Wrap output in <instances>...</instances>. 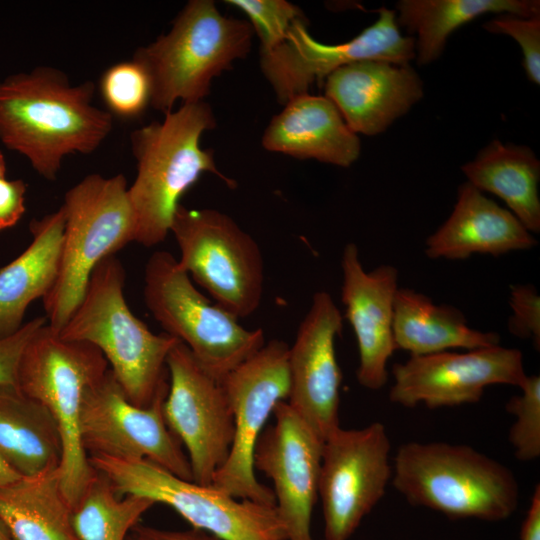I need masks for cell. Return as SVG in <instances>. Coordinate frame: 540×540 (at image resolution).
I'll return each instance as SVG.
<instances>
[{
	"instance_id": "obj_18",
	"label": "cell",
	"mask_w": 540,
	"mask_h": 540,
	"mask_svg": "<svg viewBox=\"0 0 540 540\" xmlns=\"http://www.w3.org/2000/svg\"><path fill=\"white\" fill-rule=\"evenodd\" d=\"M342 328L343 316L331 295L318 291L289 347L287 403L323 442L340 427L342 373L335 341Z\"/></svg>"
},
{
	"instance_id": "obj_31",
	"label": "cell",
	"mask_w": 540,
	"mask_h": 540,
	"mask_svg": "<svg viewBox=\"0 0 540 540\" xmlns=\"http://www.w3.org/2000/svg\"><path fill=\"white\" fill-rule=\"evenodd\" d=\"M521 394L512 396L505 409L515 416L508 440L515 457L523 462L540 456V376L529 375Z\"/></svg>"
},
{
	"instance_id": "obj_21",
	"label": "cell",
	"mask_w": 540,
	"mask_h": 540,
	"mask_svg": "<svg viewBox=\"0 0 540 540\" xmlns=\"http://www.w3.org/2000/svg\"><path fill=\"white\" fill-rule=\"evenodd\" d=\"M537 243L512 212L466 181L449 218L426 239L425 253L431 259L464 260L527 250Z\"/></svg>"
},
{
	"instance_id": "obj_32",
	"label": "cell",
	"mask_w": 540,
	"mask_h": 540,
	"mask_svg": "<svg viewBox=\"0 0 540 540\" xmlns=\"http://www.w3.org/2000/svg\"><path fill=\"white\" fill-rule=\"evenodd\" d=\"M249 19L260 40V50H270L285 40L290 27L305 19L302 10L285 0H226Z\"/></svg>"
},
{
	"instance_id": "obj_40",
	"label": "cell",
	"mask_w": 540,
	"mask_h": 540,
	"mask_svg": "<svg viewBox=\"0 0 540 540\" xmlns=\"http://www.w3.org/2000/svg\"><path fill=\"white\" fill-rule=\"evenodd\" d=\"M0 540H13L12 536L10 535L8 529L0 519Z\"/></svg>"
},
{
	"instance_id": "obj_17",
	"label": "cell",
	"mask_w": 540,
	"mask_h": 540,
	"mask_svg": "<svg viewBox=\"0 0 540 540\" xmlns=\"http://www.w3.org/2000/svg\"><path fill=\"white\" fill-rule=\"evenodd\" d=\"M274 423L263 430L254 450V469L273 483L286 540H314L311 522L318 498L322 439L291 408L279 402Z\"/></svg>"
},
{
	"instance_id": "obj_13",
	"label": "cell",
	"mask_w": 540,
	"mask_h": 540,
	"mask_svg": "<svg viewBox=\"0 0 540 540\" xmlns=\"http://www.w3.org/2000/svg\"><path fill=\"white\" fill-rule=\"evenodd\" d=\"M378 19L353 39L340 44H323L307 29V19L297 20L284 41L270 50H260V67L280 104L309 93L314 83L345 65L381 60L409 64L415 58V39L403 36L396 12L378 9Z\"/></svg>"
},
{
	"instance_id": "obj_28",
	"label": "cell",
	"mask_w": 540,
	"mask_h": 540,
	"mask_svg": "<svg viewBox=\"0 0 540 540\" xmlns=\"http://www.w3.org/2000/svg\"><path fill=\"white\" fill-rule=\"evenodd\" d=\"M399 26L415 40L418 64H429L440 57L448 37L462 25L488 14L540 17L538 0H400L396 3Z\"/></svg>"
},
{
	"instance_id": "obj_1",
	"label": "cell",
	"mask_w": 540,
	"mask_h": 540,
	"mask_svg": "<svg viewBox=\"0 0 540 540\" xmlns=\"http://www.w3.org/2000/svg\"><path fill=\"white\" fill-rule=\"evenodd\" d=\"M95 84L73 85L61 70L38 66L0 81V141L54 181L63 159L90 154L108 137L113 117L92 104Z\"/></svg>"
},
{
	"instance_id": "obj_33",
	"label": "cell",
	"mask_w": 540,
	"mask_h": 540,
	"mask_svg": "<svg viewBox=\"0 0 540 540\" xmlns=\"http://www.w3.org/2000/svg\"><path fill=\"white\" fill-rule=\"evenodd\" d=\"M491 33L508 35L516 40L523 52L527 77L540 83V17L500 14L483 25Z\"/></svg>"
},
{
	"instance_id": "obj_16",
	"label": "cell",
	"mask_w": 540,
	"mask_h": 540,
	"mask_svg": "<svg viewBox=\"0 0 540 540\" xmlns=\"http://www.w3.org/2000/svg\"><path fill=\"white\" fill-rule=\"evenodd\" d=\"M392 374V403L406 408L424 404L430 409L477 403L486 387L521 388L528 376L522 352L500 345L410 356L406 362L394 364Z\"/></svg>"
},
{
	"instance_id": "obj_26",
	"label": "cell",
	"mask_w": 540,
	"mask_h": 540,
	"mask_svg": "<svg viewBox=\"0 0 540 540\" xmlns=\"http://www.w3.org/2000/svg\"><path fill=\"white\" fill-rule=\"evenodd\" d=\"M461 169L479 191L501 198L529 232H540V161L529 147L494 140Z\"/></svg>"
},
{
	"instance_id": "obj_11",
	"label": "cell",
	"mask_w": 540,
	"mask_h": 540,
	"mask_svg": "<svg viewBox=\"0 0 540 540\" xmlns=\"http://www.w3.org/2000/svg\"><path fill=\"white\" fill-rule=\"evenodd\" d=\"M289 345L273 339L231 371L222 381L234 418L228 458L212 486L239 499L275 505L271 488L254 472V450L274 408L289 395Z\"/></svg>"
},
{
	"instance_id": "obj_23",
	"label": "cell",
	"mask_w": 540,
	"mask_h": 540,
	"mask_svg": "<svg viewBox=\"0 0 540 540\" xmlns=\"http://www.w3.org/2000/svg\"><path fill=\"white\" fill-rule=\"evenodd\" d=\"M65 227L61 206L30 223L32 241L13 261L0 269V340L23 325L28 306L53 288L60 265Z\"/></svg>"
},
{
	"instance_id": "obj_10",
	"label": "cell",
	"mask_w": 540,
	"mask_h": 540,
	"mask_svg": "<svg viewBox=\"0 0 540 540\" xmlns=\"http://www.w3.org/2000/svg\"><path fill=\"white\" fill-rule=\"evenodd\" d=\"M181 268L238 319L260 306L265 267L255 239L230 216L215 209L178 206L170 227Z\"/></svg>"
},
{
	"instance_id": "obj_12",
	"label": "cell",
	"mask_w": 540,
	"mask_h": 540,
	"mask_svg": "<svg viewBox=\"0 0 540 540\" xmlns=\"http://www.w3.org/2000/svg\"><path fill=\"white\" fill-rule=\"evenodd\" d=\"M391 443L386 427H339L323 442L318 483L324 537L348 540L384 497L392 479Z\"/></svg>"
},
{
	"instance_id": "obj_39",
	"label": "cell",
	"mask_w": 540,
	"mask_h": 540,
	"mask_svg": "<svg viewBox=\"0 0 540 540\" xmlns=\"http://www.w3.org/2000/svg\"><path fill=\"white\" fill-rule=\"evenodd\" d=\"M19 477L20 475H18L0 458V486L7 484Z\"/></svg>"
},
{
	"instance_id": "obj_30",
	"label": "cell",
	"mask_w": 540,
	"mask_h": 540,
	"mask_svg": "<svg viewBox=\"0 0 540 540\" xmlns=\"http://www.w3.org/2000/svg\"><path fill=\"white\" fill-rule=\"evenodd\" d=\"M106 111L121 120L139 118L150 106L151 86L145 70L133 59L108 67L99 78Z\"/></svg>"
},
{
	"instance_id": "obj_2",
	"label": "cell",
	"mask_w": 540,
	"mask_h": 540,
	"mask_svg": "<svg viewBox=\"0 0 540 540\" xmlns=\"http://www.w3.org/2000/svg\"><path fill=\"white\" fill-rule=\"evenodd\" d=\"M216 127L211 106L203 101L183 103L130 135L137 175L128 187L134 218V242L153 247L170 233L180 199L209 172L235 187L234 180L216 167L212 149H203L200 139Z\"/></svg>"
},
{
	"instance_id": "obj_27",
	"label": "cell",
	"mask_w": 540,
	"mask_h": 540,
	"mask_svg": "<svg viewBox=\"0 0 540 540\" xmlns=\"http://www.w3.org/2000/svg\"><path fill=\"white\" fill-rule=\"evenodd\" d=\"M0 519L13 540H80L59 468L0 486Z\"/></svg>"
},
{
	"instance_id": "obj_20",
	"label": "cell",
	"mask_w": 540,
	"mask_h": 540,
	"mask_svg": "<svg viewBox=\"0 0 540 540\" xmlns=\"http://www.w3.org/2000/svg\"><path fill=\"white\" fill-rule=\"evenodd\" d=\"M325 97L354 133L385 131L423 96V83L409 64L381 60L354 62L324 80Z\"/></svg>"
},
{
	"instance_id": "obj_15",
	"label": "cell",
	"mask_w": 540,
	"mask_h": 540,
	"mask_svg": "<svg viewBox=\"0 0 540 540\" xmlns=\"http://www.w3.org/2000/svg\"><path fill=\"white\" fill-rule=\"evenodd\" d=\"M165 396L148 407L131 403L110 369L85 394L80 416L82 446L90 456L147 459L192 480L186 453L166 425Z\"/></svg>"
},
{
	"instance_id": "obj_14",
	"label": "cell",
	"mask_w": 540,
	"mask_h": 540,
	"mask_svg": "<svg viewBox=\"0 0 540 540\" xmlns=\"http://www.w3.org/2000/svg\"><path fill=\"white\" fill-rule=\"evenodd\" d=\"M167 369L169 387L162 407L166 425L186 450L193 481L211 485L234 436L226 390L180 341L167 357Z\"/></svg>"
},
{
	"instance_id": "obj_38",
	"label": "cell",
	"mask_w": 540,
	"mask_h": 540,
	"mask_svg": "<svg viewBox=\"0 0 540 540\" xmlns=\"http://www.w3.org/2000/svg\"><path fill=\"white\" fill-rule=\"evenodd\" d=\"M520 540H540V485L534 488L530 506L521 525Z\"/></svg>"
},
{
	"instance_id": "obj_35",
	"label": "cell",
	"mask_w": 540,
	"mask_h": 540,
	"mask_svg": "<svg viewBox=\"0 0 540 540\" xmlns=\"http://www.w3.org/2000/svg\"><path fill=\"white\" fill-rule=\"evenodd\" d=\"M45 316L33 318L13 335L0 340V385L16 384L20 358L34 333L45 323Z\"/></svg>"
},
{
	"instance_id": "obj_29",
	"label": "cell",
	"mask_w": 540,
	"mask_h": 540,
	"mask_svg": "<svg viewBox=\"0 0 540 540\" xmlns=\"http://www.w3.org/2000/svg\"><path fill=\"white\" fill-rule=\"evenodd\" d=\"M154 504L138 495L121 498L108 479L96 471L72 509L73 527L80 540H126Z\"/></svg>"
},
{
	"instance_id": "obj_24",
	"label": "cell",
	"mask_w": 540,
	"mask_h": 540,
	"mask_svg": "<svg viewBox=\"0 0 540 540\" xmlns=\"http://www.w3.org/2000/svg\"><path fill=\"white\" fill-rule=\"evenodd\" d=\"M393 334L396 349L424 356L451 349L475 350L499 345L496 332L471 328L456 307L436 305L426 295L398 288L394 299Z\"/></svg>"
},
{
	"instance_id": "obj_7",
	"label": "cell",
	"mask_w": 540,
	"mask_h": 540,
	"mask_svg": "<svg viewBox=\"0 0 540 540\" xmlns=\"http://www.w3.org/2000/svg\"><path fill=\"white\" fill-rule=\"evenodd\" d=\"M123 174H90L64 196L65 227L59 272L42 299L48 325L61 331L85 293L95 267L134 242V218Z\"/></svg>"
},
{
	"instance_id": "obj_22",
	"label": "cell",
	"mask_w": 540,
	"mask_h": 540,
	"mask_svg": "<svg viewBox=\"0 0 540 540\" xmlns=\"http://www.w3.org/2000/svg\"><path fill=\"white\" fill-rule=\"evenodd\" d=\"M271 152L349 167L359 157L361 143L337 107L325 96L297 95L284 104L262 136Z\"/></svg>"
},
{
	"instance_id": "obj_3",
	"label": "cell",
	"mask_w": 540,
	"mask_h": 540,
	"mask_svg": "<svg viewBox=\"0 0 540 540\" xmlns=\"http://www.w3.org/2000/svg\"><path fill=\"white\" fill-rule=\"evenodd\" d=\"M125 279L120 260L115 255L104 258L59 335L100 350L128 400L148 407L167 395V357L179 340L153 333L132 313L124 296Z\"/></svg>"
},
{
	"instance_id": "obj_8",
	"label": "cell",
	"mask_w": 540,
	"mask_h": 540,
	"mask_svg": "<svg viewBox=\"0 0 540 540\" xmlns=\"http://www.w3.org/2000/svg\"><path fill=\"white\" fill-rule=\"evenodd\" d=\"M143 294L165 333L182 342L220 382L265 344L261 328L246 329L205 297L168 251H156L148 259Z\"/></svg>"
},
{
	"instance_id": "obj_4",
	"label": "cell",
	"mask_w": 540,
	"mask_h": 540,
	"mask_svg": "<svg viewBox=\"0 0 540 540\" xmlns=\"http://www.w3.org/2000/svg\"><path fill=\"white\" fill-rule=\"evenodd\" d=\"M395 489L414 506L452 519L506 520L520 488L511 469L464 444L407 442L392 466Z\"/></svg>"
},
{
	"instance_id": "obj_5",
	"label": "cell",
	"mask_w": 540,
	"mask_h": 540,
	"mask_svg": "<svg viewBox=\"0 0 540 540\" xmlns=\"http://www.w3.org/2000/svg\"><path fill=\"white\" fill-rule=\"evenodd\" d=\"M253 33L247 21L223 16L212 0L189 1L166 34L133 54L150 81V106L165 115L177 100L203 101L213 78L247 56Z\"/></svg>"
},
{
	"instance_id": "obj_37",
	"label": "cell",
	"mask_w": 540,
	"mask_h": 540,
	"mask_svg": "<svg viewBox=\"0 0 540 540\" xmlns=\"http://www.w3.org/2000/svg\"><path fill=\"white\" fill-rule=\"evenodd\" d=\"M126 540H220L216 536L198 529L185 531L162 530L138 523L129 532Z\"/></svg>"
},
{
	"instance_id": "obj_25",
	"label": "cell",
	"mask_w": 540,
	"mask_h": 540,
	"mask_svg": "<svg viewBox=\"0 0 540 540\" xmlns=\"http://www.w3.org/2000/svg\"><path fill=\"white\" fill-rule=\"evenodd\" d=\"M0 458L25 477L59 468L62 459L54 418L16 384L0 385Z\"/></svg>"
},
{
	"instance_id": "obj_6",
	"label": "cell",
	"mask_w": 540,
	"mask_h": 540,
	"mask_svg": "<svg viewBox=\"0 0 540 540\" xmlns=\"http://www.w3.org/2000/svg\"><path fill=\"white\" fill-rule=\"evenodd\" d=\"M108 370L100 350L87 342L62 338L48 322L31 337L19 361L16 385L43 404L58 426L60 482L72 509L96 474L81 442L82 404L88 389Z\"/></svg>"
},
{
	"instance_id": "obj_19",
	"label": "cell",
	"mask_w": 540,
	"mask_h": 540,
	"mask_svg": "<svg viewBox=\"0 0 540 540\" xmlns=\"http://www.w3.org/2000/svg\"><path fill=\"white\" fill-rule=\"evenodd\" d=\"M341 269V301L358 346L357 381L366 389L379 390L388 381L387 363L397 350L393 317L398 270L384 264L366 272L354 243L345 245Z\"/></svg>"
},
{
	"instance_id": "obj_9",
	"label": "cell",
	"mask_w": 540,
	"mask_h": 540,
	"mask_svg": "<svg viewBox=\"0 0 540 540\" xmlns=\"http://www.w3.org/2000/svg\"><path fill=\"white\" fill-rule=\"evenodd\" d=\"M115 492L165 504L194 529L220 540H286L276 506L230 496L212 485L182 479L147 459L120 460L90 456Z\"/></svg>"
},
{
	"instance_id": "obj_34",
	"label": "cell",
	"mask_w": 540,
	"mask_h": 540,
	"mask_svg": "<svg viewBox=\"0 0 540 540\" xmlns=\"http://www.w3.org/2000/svg\"><path fill=\"white\" fill-rule=\"evenodd\" d=\"M509 305L512 314L508 319L509 332L521 339L532 340L540 348V297L531 284L511 286Z\"/></svg>"
},
{
	"instance_id": "obj_36",
	"label": "cell",
	"mask_w": 540,
	"mask_h": 540,
	"mask_svg": "<svg viewBox=\"0 0 540 540\" xmlns=\"http://www.w3.org/2000/svg\"><path fill=\"white\" fill-rule=\"evenodd\" d=\"M26 189L22 179L6 178V162L0 151V231L14 226L23 216Z\"/></svg>"
}]
</instances>
